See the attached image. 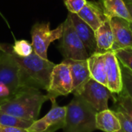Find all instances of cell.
Listing matches in <instances>:
<instances>
[{"label":"cell","mask_w":132,"mask_h":132,"mask_svg":"<svg viewBox=\"0 0 132 132\" xmlns=\"http://www.w3.org/2000/svg\"><path fill=\"white\" fill-rule=\"evenodd\" d=\"M12 54L19 66L22 86L46 90L56 64L48 59L42 58L34 51L28 56L20 57L12 49Z\"/></svg>","instance_id":"obj_1"},{"label":"cell","mask_w":132,"mask_h":132,"mask_svg":"<svg viewBox=\"0 0 132 132\" xmlns=\"http://www.w3.org/2000/svg\"><path fill=\"white\" fill-rule=\"evenodd\" d=\"M49 100L39 89L23 87L12 99L0 106V110L17 118L34 122L38 119L43 104Z\"/></svg>","instance_id":"obj_2"},{"label":"cell","mask_w":132,"mask_h":132,"mask_svg":"<svg viewBox=\"0 0 132 132\" xmlns=\"http://www.w3.org/2000/svg\"><path fill=\"white\" fill-rule=\"evenodd\" d=\"M0 106L12 99L22 87L19 68L12 54V46L1 43Z\"/></svg>","instance_id":"obj_3"},{"label":"cell","mask_w":132,"mask_h":132,"mask_svg":"<svg viewBox=\"0 0 132 132\" xmlns=\"http://www.w3.org/2000/svg\"><path fill=\"white\" fill-rule=\"evenodd\" d=\"M66 108L63 132H93L97 130L96 114L97 111L81 96L74 95Z\"/></svg>","instance_id":"obj_4"},{"label":"cell","mask_w":132,"mask_h":132,"mask_svg":"<svg viewBox=\"0 0 132 132\" xmlns=\"http://www.w3.org/2000/svg\"><path fill=\"white\" fill-rule=\"evenodd\" d=\"M63 24V31L60 38L59 50L64 59L77 60H87L90 55L78 36L69 14Z\"/></svg>","instance_id":"obj_5"},{"label":"cell","mask_w":132,"mask_h":132,"mask_svg":"<svg viewBox=\"0 0 132 132\" xmlns=\"http://www.w3.org/2000/svg\"><path fill=\"white\" fill-rule=\"evenodd\" d=\"M63 24L50 29V22L36 23L31 29L32 45L34 52L43 59L47 58V50L51 43L60 39L63 35Z\"/></svg>","instance_id":"obj_6"},{"label":"cell","mask_w":132,"mask_h":132,"mask_svg":"<svg viewBox=\"0 0 132 132\" xmlns=\"http://www.w3.org/2000/svg\"><path fill=\"white\" fill-rule=\"evenodd\" d=\"M51 108L49 112L42 118L37 119L27 128L28 132H56L63 129L65 125L67 108L60 106L56 99L52 98Z\"/></svg>","instance_id":"obj_7"},{"label":"cell","mask_w":132,"mask_h":132,"mask_svg":"<svg viewBox=\"0 0 132 132\" xmlns=\"http://www.w3.org/2000/svg\"><path fill=\"white\" fill-rule=\"evenodd\" d=\"M73 91V80L69 66L62 62L56 64L50 77V81L46 90L49 100L56 99L60 96H67Z\"/></svg>","instance_id":"obj_8"},{"label":"cell","mask_w":132,"mask_h":132,"mask_svg":"<svg viewBox=\"0 0 132 132\" xmlns=\"http://www.w3.org/2000/svg\"><path fill=\"white\" fill-rule=\"evenodd\" d=\"M114 94L107 86L90 78L80 93L81 96L97 112L108 109V101Z\"/></svg>","instance_id":"obj_9"},{"label":"cell","mask_w":132,"mask_h":132,"mask_svg":"<svg viewBox=\"0 0 132 132\" xmlns=\"http://www.w3.org/2000/svg\"><path fill=\"white\" fill-rule=\"evenodd\" d=\"M110 22L114 35L112 51L118 49L132 48L131 22L119 17L111 19Z\"/></svg>","instance_id":"obj_10"},{"label":"cell","mask_w":132,"mask_h":132,"mask_svg":"<svg viewBox=\"0 0 132 132\" xmlns=\"http://www.w3.org/2000/svg\"><path fill=\"white\" fill-rule=\"evenodd\" d=\"M107 87L114 94H120L123 90L122 73L120 62L114 51L105 53Z\"/></svg>","instance_id":"obj_11"},{"label":"cell","mask_w":132,"mask_h":132,"mask_svg":"<svg viewBox=\"0 0 132 132\" xmlns=\"http://www.w3.org/2000/svg\"><path fill=\"white\" fill-rule=\"evenodd\" d=\"M67 63L70 70V73L73 80V95H79L85 84L91 78L88 67L87 60H77L71 59H64L63 60Z\"/></svg>","instance_id":"obj_12"},{"label":"cell","mask_w":132,"mask_h":132,"mask_svg":"<svg viewBox=\"0 0 132 132\" xmlns=\"http://www.w3.org/2000/svg\"><path fill=\"white\" fill-rule=\"evenodd\" d=\"M69 15L71 18L72 22L75 28V30L85 46L89 55H92L97 53V42L95 37V31L86 23L77 14L70 13Z\"/></svg>","instance_id":"obj_13"},{"label":"cell","mask_w":132,"mask_h":132,"mask_svg":"<svg viewBox=\"0 0 132 132\" xmlns=\"http://www.w3.org/2000/svg\"><path fill=\"white\" fill-rule=\"evenodd\" d=\"M77 15L94 31H96L105 21L108 20L100 2L87 1L85 6L77 13Z\"/></svg>","instance_id":"obj_14"},{"label":"cell","mask_w":132,"mask_h":132,"mask_svg":"<svg viewBox=\"0 0 132 132\" xmlns=\"http://www.w3.org/2000/svg\"><path fill=\"white\" fill-rule=\"evenodd\" d=\"M90 77L107 86L105 53H94L87 59Z\"/></svg>","instance_id":"obj_15"},{"label":"cell","mask_w":132,"mask_h":132,"mask_svg":"<svg viewBox=\"0 0 132 132\" xmlns=\"http://www.w3.org/2000/svg\"><path fill=\"white\" fill-rule=\"evenodd\" d=\"M96 128L104 132H121V125L115 111L108 109L96 114Z\"/></svg>","instance_id":"obj_16"},{"label":"cell","mask_w":132,"mask_h":132,"mask_svg":"<svg viewBox=\"0 0 132 132\" xmlns=\"http://www.w3.org/2000/svg\"><path fill=\"white\" fill-rule=\"evenodd\" d=\"M105 15L110 20L114 17H119L132 22V17L123 0H100Z\"/></svg>","instance_id":"obj_17"},{"label":"cell","mask_w":132,"mask_h":132,"mask_svg":"<svg viewBox=\"0 0 132 132\" xmlns=\"http://www.w3.org/2000/svg\"><path fill=\"white\" fill-rule=\"evenodd\" d=\"M97 53H107L112 51L114 46V35L110 20L105 21L96 31Z\"/></svg>","instance_id":"obj_18"},{"label":"cell","mask_w":132,"mask_h":132,"mask_svg":"<svg viewBox=\"0 0 132 132\" xmlns=\"http://www.w3.org/2000/svg\"><path fill=\"white\" fill-rule=\"evenodd\" d=\"M32 124V121L17 118L0 110V125L9 127L27 129Z\"/></svg>","instance_id":"obj_19"},{"label":"cell","mask_w":132,"mask_h":132,"mask_svg":"<svg viewBox=\"0 0 132 132\" xmlns=\"http://www.w3.org/2000/svg\"><path fill=\"white\" fill-rule=\"evenodd\" d=\"M113 100L116 104V107H118L124 110L132 118V98L124 91H121L117 96L113 97Z\"/></svg>","instance_id":"obj_20"},{"label":"cell","mask_w":132,"mask_h":132,"mask_svg":"<svg viewBox=\"0 0 132 132\" xmlns=\"http://www.w3.org/2000/svg\"><path fill=\"white\" fill-rule=\"evenodd\" d=\"M12 49L13 53L20 57L28 56L31 55L34 51L32 43L24 39L15 40L14 45L12 46Z\"/></svg>","instance_id":"obj_21"},{"label":"cell","mask_w":132,"mask_h":132,"mask_svg":"<svg viewBox=\"0 0 132 132\" xmlns=\"http://www.w3.org/2000/svg\"><path fill=\"white\" fill-rule=\"evenodd\" d=\"M114 52L119 62L132 71V48L118 49Z\"/></svg>","instance_id":"obj_22"},{"label":"cell","mask_w":132,"mask_h":132,"mask_svg":"<svg viewBox=\"0 0 132 132\" xmlns=\"http://www.w3.org/2000/svg\"><path fill=\"white\" fill-rule=\"evenodd\" d=\"M122 73V82H123V90L128 96L132 98V71L128 67L124 66L120 63Z\"/></svg>","instance_id":"obj_23"},{"label":"cell","mask_w":132,"mask_h":132,"mask_svg":"<svg viewBox=\"0 0 132 132\" xmlns=\"http://www.w3.org/2000/svg\"><path fill=\"white\" fill-rule=\"evenodd\" d=\"M115 113L121 125V132H132V118L121 108L117 107Z\"/></svg>","instance_id":"obj_24"},{"label":"cell","mask_w":132,"mask_h":132,"mask_svg":"<svg viewBox=\"0 0 132 132\" xmlns=\"http://www.w3.org/2000/svg\"><path fill=\"white\" fill-rule=\"evenodd\" d=\"M69 12L77 14L87 4V0H63Z\"/></svg>","instance_id":"obj_25"},{"label":"cell","mask_w":132,"mask_h":132,"mask_svg":"<svg viewBox=\"0 0 132 132\" xmlns=\"http://www.w3.org/2000/svg\"><path fill=\"white\" fill-rule=\"evenodd\" d=\"M0 132H28L27 129L19 128H14V127H9L4 126L0 125Z\"/></svg>","instance_id":"obj_26"},{"label":"cell","mask_w":132,"mask_h":132,"mask_svg":"<svg viewBox=\"0 0 132 132\" xmlns=\"http://www.w3.org/2000/svg\"><path fill=\"white\" fill-rule=\"evenodd\" d=\"M126 5H127V7H128V10H129V12H130V14H131L132 17V4L128 3V4H126Z\"/></svg>","instance_id":"obj_27"},{"label":"cell","mask_w":132,"mask_h":132,"mask_svg":"<svg viewBox=\"0 0 132 132\" xmlns=\"http://www.w3.org/2000/svg\"><path fill=\"white\" fill-rule=\"evenodd\" d=\"M126 4H128V3H131L132 4V0H123Z\"/></svg>","instance_id":"obj_28"},{"label":"cell","mask_w":132,"mask_h":132,"mask_svg":"<svg viewBox=\"0 0 132 132\" xmlns=\"http://www.w3.org/2000/svg\"><path fill=\"white\" fill-rule=\"evenodd\" d=\"M1 52H2V48H1V43H0V53H1Z\"/></svg>","instance_id":"obj_29"},{"label":"cell","mask_w":132,"mask_h":132,"mask_svg":"<svg viewBox=\"0 0 132 132\" xmlns=\"http://www.w3.org/2000/svg\"><path fill=\"white\" fill-rule=\"evenodd\" d=\"M131 28H132V22H131Z\"/></svg>","instance_id":"obj_30"}]
</instances>
